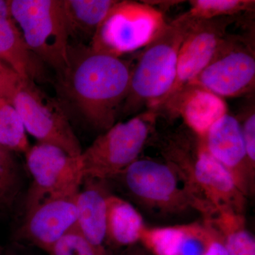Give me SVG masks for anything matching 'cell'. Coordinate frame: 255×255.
I'll return each instance as SVG.
<instances>
[{"label":"cell","instance_id":"obj_1","mask_svg":"<svg viewBox=\"0 0 255 255\" xmlns=\"http://www.w3.org/2000/svg\"><path fill=\"white\" fill-rule=\"evenodd\" d=\"M132 68L121 57L90 46H70L66 68L59 75L62 91L95 130L113 127L128 93Z\"/></svg>","mask_w":255,"mask_h":255},{"label":"cell","instance_id":"obj_2","mask_svg":"<svg viewBox=\"0 0 255 255\" xmlns=\"http://www.w3.org/2000/svg\"><path fill=\"white\" fill-rule=\"evenodd\" d=\"M150 140L177 171L201 219L211 221L223 214L245 216L248 199L209 153L203 137L182 128L163 133L154 131Z\"/></svg>","mask_w":255,"mask_h":255},{"label":"cell","instance_id":"obj_3","mask_svg":"<svg viewBox=\"0 0 255 255\" xmlns=\"http://www.w3.org/2000/svg\"><path fill=\"white\" fill-rule=\"evenodd\" d=\"M107 181L113 193H120L151 226H179L201 219L177 171L162 158L139 157Z\"/></svg>","mask_w":255,"mask_h":255},{"label":"cell","instance_id":"obj_4","mask_svg":"<svg viewBox=\"0 0 255 255\" xmlns=\"http://www.w3.org/2000/svg\"><path fill=\"white\" fill-rule=\"evenodd\" d=\"M191 18L184 13L165 23L157 36L144 47L132 68L128 93L120 114H138L156 110L172 90L177 76L179 49Z\"/></svg>","mask_w":255,"mask_h":255},{"label":"cell","instance_id":"obj_5","mask_svg":"<svg viewBox=\"0 0 255 255\" xmlns=\"http://www.w3.org/2000/svg\"><path fill=\"white\" fill-rule=\"evenodd\" d=\"M159 116L156 110H145L102 132L79 156L83 179L108 180L136 160L155 131Z\"/></svg>","mask_w":255,"mask_h":255},{"label":"cell","instance_id":"obj_6","mask_svg":"<svg viewBox=\"0 0 255 255\" xmlns=\"http://www.w3.org/2000/svg\"><path fill=\"white\" fill-rule=\"evenodd\" d=\"M9 6L28 50L60 75L70 47L63 0H9Z\"/></svg>","mask_w":255,"mask_h":255},{"label":"cell","instance_id":"obj_7","mask_svg":"<svg viewBox=\"0 0 255 255\" xmlns=\"http://www.w3.org/2000/svg\"><path fill=\"white\" fill-rule=\"evenodd\" d=\"M165 23L162 11L153 5L117 1L97 28L90 46L121 57L147 46Z\"/></svg>","mask_w":255,"mask_h":255},{"label":"cell","instance_id":"obj_8","mask_svg":"<svg viewBox=\"0 0 255 255\" xmlns=\"http://www.w3.org/2000/svg\"><path fill=\"white\" fill-rule=\"evenodd\" d=\"M255 85L254 38L228 34L209 63L188 87H199L223 98L252 94Z\"/></svg>","mask_w":255,"mask_h":255},{"label":"cell","instance_id":"obj_9","mask_svg":"<svg viewBox=\"0 0 255 255\" xmlns=\"http://www.w3.org/2000/svg\"><path fill=\"white\" fill-rule=\"evenodd\" d=\"M25 156L32 182L25 198L24 214L47 199L78 194L83 181L79 156L39 142L30 146Z\"/></svg>","mask_w":255,"mask_h":255},{"label":"cell","instance_id":"obj_10","mask_svg":"<svg viewBox=\"0 0 255 255\" xmlns=\"http://www.w3.org/2000/svg\"><path fill=\"white\" fill-rule=\"evenodd\" d=\"M26 132L38 142L60 147L78 157L82 150L63 109L41 92L34 82L23 80L11 100Z\"/></svg>","mask_w":255,"mask_h":255},{"label":"cell","instance_id":"obj_11","mask_svg":"<svg viewBox=\"0 0 255 255\" xmlns=\"http://www.w3.org/2000/svg\"><path fill=\"white\" fill-rule=\"evenodd\" d=\"M236 20L238 16L197 21L191 18L178 54L175 82L159 107L179 95L206 68L228 36V28Z\"/></svg>","mask_w":255,"mask_h":255},{"label":"cell","instance_id":"obj_12","mask_svg":"<svg viewBox=\"0 0 255 255\" xmlns=\"http://www.w3.org/2000/svg\"><path fill=\"white\" fill-rule=\"evenodd\" d=\"M78 194L47 199L25 213L16 239L48 253L60 238L76 227Z\"/></svg>","mask_w":255,"mask_h":255},{"label":"cell","instance_id":"obj_13","mask_svg":"<svg viewBox=\"0 0 255 255\" xmlns=\"http://www.w3.org/2000/svg\"><path fill=\"white\" fill-rule=\"evenodd\" d=\"M206 148L229 172L247 199L255 196V178L248 167L241 124L229 114L221 117L203 137Z\"/></svg>","mask_w":255,"mask_h":255},{"label":"cell","instance_id":"obj_14","mask_svg":"<svg viewBox=\"0 0 255 255\" xmlns=\"http://www.w3.org/2000/svg\"><path fill=\"white\" fill-rule=\"evenodd\" d=\"M168 111L172 117L181 116L186 127L201 137L210 128L228 114L227 104L222 97L196 87H187L172 100L157 109Z\"/></svg>","mask_w":255,"mask_h":255},{"label":"cell","instance_id":"obj_15","mask_svg":"<svg viewBox=\"0 0 255 255\" xmlns=\"http://www.w3.org/2000/svg\"><path fill=\"white\" fill-rule=\"evenodd\" d=\"M76 198L77 228L102 251L106 248L107 199L112 191L106 179L85 178Z\"/></svg>","mask_w":255,"mask_h":255},{"label":"cell","instance_id":"obj_16","mask_svg":"<svg viewBox=\"0 0 255 255\" xmlns=\"http://www.w3.org/2000/svg\"><path fill=\"white\" fill-rule=\"evenodd\" d=\"M36 59L26 46L13 18L9 0H0V60L22 80L34 82L41 72Z\"/></svg>","mask_w":255,"mask_h":255},{"label":"cell","instance_id":"obj_17","mask_svg":"<svg viewBox=\"0 0 255 255\" xmlns=\"http://www.w3.org/2000/svg\"><path fill=\"white\" fill-rule=\"evenodd\" d=\"M147 226L131 204L112 193L107 199L106 248L117 251L140 243Z\"/></svg>","mask_w":255,"mask_h":255},{"label":"cell","instance_id":"obj_18","mask_svg":"<svg viewBox=\"0 0 255 255\" xmlns=\"http://www.w3.org/2000/svg\"><path fill=\"white\" fill-rule=\"evenodd\" d=\"M117 1L63 0L70 36L92 39L97 28Z\"/></svg>","mask_w":255,"mask_h":255},{"label":"cell","instance_id":"obj_19","mask_svg":"<svg viewBox=\"0 0 255 255\" xmlns=\"http://www.w3.org/2000/svg\"><path fill=\"white\" fill-rule=\"evenodd\" d=\"M207 221L222 235L228 255H255V237L247 229L244 215L223 214Z\"/></svg>","mask_w":255,"mask_h":255},{"label":"cell","instance_id":"obj_20","mask_svg":"<svg viewBox=\"0 0 255 255\" xmlns=\"http://www.w3.org/2000/svg\"><path fill=\"white\" fill-rule=\"evenodd\" d=\"M23 183L14 152L0 145V214H9L14 210L22 193Z\"/></svg>","mask_w":255,"mask_h":255},{"label":"cell","instance_id":"obj_21","mask_svg":"<svg viewBox=\"0 0 255 255\" xmlns=\"http://www.w3.org/2000/svg\"><path fill=\"white\" fill-rule=\"evenodd\" d=\"M0 145L26 153L30 147L21 117L12 104L0 96Z\"/></svg>","mask_w":255,"mask_h":255},{"label":"cell","instance_id":"obj_22","mask_svg":"<svg viewBox=\"0 0 255 255\" xmlns=\"http://www.w3.org/2000/svg\"><path fill=\"white\" fill-rule=\"evenodd\" d=\"M191 8L185 14L191 19L206 20L238 16L255 11L254 0H191Z\"/></svg>","mask_w":255,"mask_h":255},{"label":"cell","instance_id":"obj_23","mask_svg":"<svg viewBox=\"0 0 255 255\" xmlns=\"http://www.w3.org/2000/svg\"><path fill=\"white\" fill-rule=\"evenodd\" d=\"M49 255H108L91 244L75 227L60 238L48 252Z\"/></svg>","mask_w":255,"mask_h":255},{"label":"cell","instance_id":"obj_24","mask_svg":"<svg viewBox=\"0 0 255 255\" xmlns=\"http://www.w3.org/2000/svg\"><path fill=\"white\" fill-rule=\"evenodd\" d=\"M237 117L241 124L245 147H246L247 160L250 172L255 178V104H251L245 109L241 115Z\"/></svg>","mask_w":255,"mask_h":255},{"label":"cell","instance_id":"obj_25","mask_svg":"<svg viewBox=\"0 0 255 255\" xmlns=\"http://www.w3.org/2000/svg\"><path fill=\"white\" fill-rule=\"evenodd\" d=\"M23 80L4 62L0 60V96L11 102Z\"/></svg>","mask_w":255,"mask_h":255},{"label":"cell","instance_id":"obj_26","mask_svg":"<svg viewBox=\"0 0 255 255\" xmlns=\"http://www.w3.org/2000/svg\"><path fill=\"white\" fill-rule=\"evenodd\" d=\"M108 255H152L150 252L142 246L141 243H137L135 246L128 247L117 251H109Z\"/></svg>","mask_w":255,"mask_h":255},{"label":"cell","instance_id":"obj_27","mask_svg":"<svg viewBox=\"0 0 255 255\" xmlns=\"http://www.w3.org/2000/svg\"><path fill=\"white\" fill-rule=\"evenodd\" d=\"M218 232L219 235L211 243L206 255H228L223 236L219 231Z\"/></svg>","mask_w":255,"mask_h":255},{"label":"cell","instance_id":"obj_28","mask_svg":"<svg viewBox=\"0 0 255 255\" xmlns=\"http://www.w3.org/2000/svg\"><path fill=\"white\" fill-rule=\"evenodd\" d=\"M1 255H23L21 253H18V251L16 250L13 249V248H10L7 249H3L2 253Z\"/></svg>","mask_w":255,"mask_h":255},{"label":"cell","instance_id":"obj_29","mask_svg":"<svg viewBox=\"0 0 255 255\" xmlns=\"http://www.w3.org/2000/svg\"><path fill=\"white\" fill-rule=\"evenodd\" d=\"M2 251H3V248H1V247H0V255H1V253H2Z\"/></svg>","mask_w":255,"mask_h":255}]
</instances>
